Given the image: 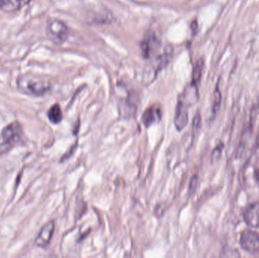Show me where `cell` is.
<instances>
[{
  "label": "cell",
  "instance_id": "6da1fadb",
  "mask_svg": "<svg viewBox=\"0 0 259 258\" xmlns=\"http://www.w3.org/2000/svg\"><path fill=\"white\" fill-rule=\"evenodd\" d=\"M17 87L21 93L27 96H42L50 90L51 84L45 79L24 75L17 79Z\"/></svg>",
  "mask_w": 259,
  "mask_h": 258
},
{
  "label": "cell",
  "instance_id": "7a4b0ae2",
  "mask_svg": "<svg viewBox=\"0 0 259 258\" xmlns=\"http://www.w3.org/2000/svg\"><path fill=\"white\" fill-rule=\"evenodd\" d=\"M23 131L19 124L13 122L0 133V155H3L17 146L22 140Z\"/></svg>",
  "mask_w": 259,
  "mask_h": 258
},
{
  "label": "cell",
  "instance_id": "3957f363",
  "mask_svg": "<svg viewBox=\"0 0 259 258\" xmlns=\"http://www.w3.org/2000/svg\"><path fill=\"white\" fill-rule=\"evenodd\" d=\"M46 32L51 41L57 45L65 43L69 34V30L66 24L56 18H51L47 21Z\"/></svg>",
  "mask_w": 259,
  "mask_h": 258
},
{
  "label": "cell",
  "instance_id": "277c9868",
  "mask_svg": "<svg viewBox=\"0 0 259 258\" xmlns=\"http://www.w3.org/2000/svg\"><path fill=\"white\" fill-rule=\"evenodd\" d=\"M173 57V48L171 46H167L164 51L154 59L153 62L146 68L145 73V81L149 83L153 81L158 71L168 66L170 61Z\"/></svg>",
  "mask_w": 259,
  "mask_h": 258
},
{
  "label": "cell",
  "instance_id": "5b68a950",
  "mask_svg": "<svg viewBox=\"0 0 259 258\" xmlns=\"http://www.w3.org/2000/svg\"><path fill=\"white\" fill-rule=\"evenodd\" d=\"M160 47V41L154 33H148L140 45L141 53L145 58H150L155 55Z\"/></svg>",
  "mask_w": 259,
  "mask_h": 258
},
{
  "label": "cell",
  "instance_id": "8992f818",
  "mask_svg": "<svg viewBox=\"0 0 259 258\" xmlns=\"http://www.w3.org/2000/svg\"><path fill=\"white\" fill-rule=\"evenodd\" d=\"M162 116L161 106L155 104L145 109L142 114L141 122L145 128H150L152 125L158 123Z\"/></svg>",
  "mask_w": 259,
  "mask_h": 258
},
{
  "label": "cell",
  "instance_id": "52a82bcc",
  "mask_svg": "<svg viewBox=\"0 0 259 258\" xmlns=\"http://www.w3.org/2000/svg\"><path fill=\"white\" fill-rule=\"evenodd\" d=\"M240 245L241 247L247 252H259V235L252 230H246L240 236Z\"/></svg>",
  "mask_w": 259,
  "mask_h": 258
},
{
  "label": "cell",
  "instance_id": "ba28073f",
  "mask_svg": "<svg viewBox=\"0 0 259 258\" xmlns=\"http://www.w3.org/2000/svg\"><path fill=\"white\" fill-rule=\"evenodd\" d=\"M54 230H55V223H54V221H50V222L47 223L46 225L43 226V228L39 233L38 236L36 238L35 245L37 247H46L50 243Z\"/></svg>",
  "mask_w": 259,
  "mask_h": 258
},
{
  "label": "cell",
  "instance_id": "9c48e42d",
  "mask_svg": "<svg viewBox=\"0 0 259 258\" xmlns=\"http://www.w3.org/2000/svg\"><path fill=\"white\" fill-rule=\"evenodd\" d=\"M188 123V112L187 107L181 102L177 103L176 109L175 117H174V126L178 131L183 130Z\"/></svg>",
  "mask_w": 259,
  "mask_h": 258
},
{
  "label": "cell",
  "instance_id": "30bf717a",
  "mask_svg": "<svg viewBox=\"0 0 259 258\" xmlns=\"http://www.w3.org/2000/svg\"><path fill=\"white\" fill-rule=\"evenodd\" d=\"M244 221L250 227H259V202L252 204L244 212Z\"/></svg>",
  "mask_w": 259,
  "mask_h": 258
},
{
  "label": "cell",
  "instance_id": "8fae6325",
  "mask_svg": "<svg viewBox=\"0 0 259 258\" xmlns=\"http://www.w3.org/2000/svg\"><path fill=\"white\" fill-rule=\"evenodd\" d=\"M30 2L31 0H0V10L7 13L15 12Z\"/></svg>",
  "mask_w": 259,
  "mask_h": 258
},
{
  "label": "cell",
  "instance_id": "7c38bea8",
  "mask_svg": "<svg viewBox=\"0 0 259 258\" xmlns=\"http://www.w3.org/2000/svg\"><path fill=\"white\" fill-rule=\"evenodd\" d=\"M198 90L197 85L192 84L189 85L187 88L185 89L183 94L179 99V101L181 102L185 106H192L197 102L198 100Z\"/></svg>",
  "mask_w": 259,
  "mask_h": 258
},
{
  "label": "cell",
  "instance_id": "4fadbf2b",
  "mask_svg": "<svg viewBox=\"0 0 259 258\" xmlns=\"http://www.w3.org/2000/svg\"><path fill=\"white\" fill-rule=\"evenodd\" d=\"M47 115L49 120L54 125H58L60 123L63 118L62 109L58 104L54 105L49 109Z\"/></svg>",
  "mask_w": 259,
  "mask_h": 258
},
{
  "label": "cell",
  "instance_id": "5bb4252c",
  "mask_svg": "<svg viewBox=\"0 0 259 258\" xmlns=\"http://www.w3.org/2000/svg\"><path fill=\"white\" fill-rule=\"evenodd\" d=\"M204 67V62L202 59H199L196 62V65H195L194 69H193V81H192V84H196L197 85L198 83L200 81L201 77H202V69Z\"/></svg>",
  "mask_w": 259,
  "mask_h": 258
},
{
  "label": "cell",
  "instance_id": "9a60e30c",
  "mask_svg": "<svg viewBox=\"0 0 259 258\" xmlns=\"http://www.w3.org/2000/svg\"><path fill=\"white\" fill-rule=\"evenodd\" d=\"M221 103V94L220 93L219 90L217 89L214 93L213 106H212V109H213L214 114H216V112L219 110L220 105Z\"/></svg>",
  "mask_w": 259,
  "mask_h": 258
},
{
  "label": "cell",
  "instance_id": "2e32d148",
  "mask_svg": "<svg viewBox=\"0 0 259 258\" xmlns=\"http://www.w3.org/2000/svg\"><path fill=\"white\" fill-rule=\"evenodd\" d=\"M222 148H223V145L221 144V145H218L216 148H215L212 154V161H215L219 158L221 154V151H222Z\"/></svg>",
  "mask_w": 259,
  "mask_h": 258
},
{
  "label": "cell",
  "instance_id": "e0dca14e",
  "mask_svg": "<svg viewBox=\"0 0 259 258\" xmlns=\"http://www.w3.org/2000/svg\"><path fill=\"white\" fill-rule=\"evenodd\" d=\"M201 125V116L199 114H196V115H195L194 118H193V132H195V131L197 130L198 128L200 127Z\"/></svg>",
  "mask_w": 259,
  "mask_h": 258
},
{
  "label": "cell",
  "instance_id": "ac0fdd59",
  "mask_svg": "<svg viewBox=\"0 0 259 258\" xmlns=\"http://www.w3.org/2000/svg\"><path fill=\"white\" fill-rule=\"evenodd\" d=\"M197 176L195 175V176H193V178H192L191 180H190V187H189V192H194V191L196 190V186H197Z\"/></svg>",
  "mask_w": 259,
  "mask_h": 258
}]
</instances>
